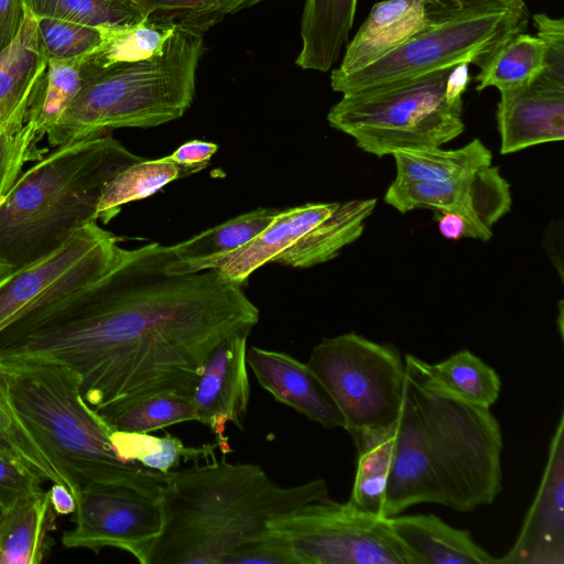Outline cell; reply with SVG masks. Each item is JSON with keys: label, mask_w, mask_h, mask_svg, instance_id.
Masks as SVG:
<instances>
[{"label": "cell", "mask_w": 564, "mask_h": 564, "mask_svg": "<svg viewBox=\"0 0 564 564\" xmlns=\"http://www.w3.org/2000/svg\"><path fill=\"white\" fill-rule=\"evenodd\" d=\"M170 246L121 248L100 278L0 332V362H53L93 409L152 391L192 397L210 351L251 332L258 307L217 270L173 273Z\"/></svg>", "instance_id": "obj_1"}, {"label": "cell", "mask_w": 564, "mask_h": 564, "mask_svg": "<svg viewBox=\"0 0 564 564\" xmlns=\"http://www.w3.org/2000/svg\"><path fill=\"white\" fill-rule=\"evenodd\" d=\"M401 411L382 517L419 503L469 512L502 489V432L490 412L438 382L429 364L406 355Z\"/></svg>", "instance_id": "obj_2"}, {"label": "cell", "mask_w": 564, "mask_h": 564, "mask_svg": "<svg viewBox=\"0 0 564 564\" xmlns=\"http://www.w3.org/2000/svg\"><path fill=\"white\" fill-rule=\"evenodd\" d=\"M328 497L324 479L281 487L253 464L213 460L171 470L161 491L162 532L145 564H223L268 524Z\"/></svg>", "instance_id": "obj_3"}, {"label": "cell", "mask_w": 564, "mask_h": 564, "mask_svg": "<svg viewBox=\"0 0 564 564\" xmlns=\"http://www.w3.org/2000/svg\"><path fill=\"white\" fill-rule=\"evenodd\" d=\"M141 160L111 131L67 142L37 160L0 205V279L50 254L76 230L97 221L106 184Z\"/></svg>", "instance_id": "obj_4"}, {"label": "cell", "mask_w": 564, "mask_h": 564, "mask_svg": "<svg viewBox=\"0 0 564 564\" xmlns=\"http://www.w3.org/2000/svg\"><path fill=\"white\" fill-rule=\"evenodd\" d=\"M9 400L68 484L74 498L97 484H129L161 495L166 476L117 455L112 429L84 400L77 375L53 362H0Z\"/></svg>", "instance_id": "obj_5"}, {"label": "cell", "mask_w": 564, "mask_h": 564, "mask_svg": "<svg viewBox=\"0 0 564 564\" xmlns=\"http://www.w3.org/2000/svg\"><path fill=\"white\" fill-rule=\"evenodd\" d=\"M203 34L175 28L160 55L107 68L48 130L53 148L118 128H151L181 118L195 96Z\"/></svg>", "instance_id": "obj_6"}, {"label": "cell", "mask_w": 564, "mask_h": 564, "mask_svg": "<svg viewBox=\"0 0 564 564\" xmlns=\"http://www.w3.org/2000/svg\"><path fill=\"white\" fill-rule=\"evenodd\" d=\"M452 67L343 95L328 111L327 121L378 158L400 150L441 147L465 129L463 108L445 99Z\"/></svg>", "instance_id": "obj_7"}, {"label": "cell", "mask_w": 564, "mask_h": 564, "mask_svg": "<svg viewBox=\"0 0 564 564\" xmlns=\"http://www.w3.org/2000/svg\"><path fill=\"white\" fill-rule=\"evenodd\" d=\"M531 18L524 0L478 9L412 36L371 64L330 77L343 95L383 87L468 62L481 68L513 35L525 32Z\"/></svg>", "instance_id": "obj_8"}, {"label": "cell", "mask_w": 564, "mask_h": 564, "mask_svg": "<svg viewBox=\"0 0 564 564\" xmlns=\"http://www.w3.org/2000/svg\"><path fill=\"white\" fill-rule=\"evenodd\" d=\"M306 364L338 406L348 433L397 422L405 364L395 347L351 332L323 338Z\"/></svg>", "instance_id": "obj_9"}, {"label": "cell", "mask_w": 564, "mask_h": 564, "mask_svg": "<svg viewBox=\"0 0 564 564\" xmlns=\"http://www.w3.org/2000/svg\"><path fill=\"white\" fill-rule=\"evenodd\" d=\"M268 531L292 564H417L387 518L329 497L272 520Z\"/></svg>", "instance_id": "obj_10"}, {"label": "cell", "mask_w": 564, "mask_h": 564, "mask_svg": "<svg viewBox=\"0 0 564 564\" xmlns=\"http://www.w3.org/2000/svg\"><path fill=\"white\" fill-rule=\"evenodd\" d=\"M120 249L112 232L91 221L55 251L0 279V332L30 311L100 278Z\"/></svg>", "instance_id": "obj_11"}, {"label": "cell", "mask_w": 564, "mask_h": 564, "mask_svg": "<svg viewBox=\"0 0 564 564\" xmlns=\"http://www.w3.org/2000/svg\"><path fill=\"white\" fill-rule=\"evenodd\" d=\"M75 501V525L62 536L65 547L95 553L116 547L145 564L162 532L161 495L129 484H97L82 489Z\"/></svg>", "instance_id": "obj_12"}, {"label": "cell", "mask_w": 564, "mask_h": 564, "mask_svg": "<svg viewBox=\"0 0 564 564\" xmlns=\"http://www.w3.org/2000/svg\"><path fill=\"white\" fill-rule=\"evenodd\" d=\"M531 18L545 44V63L524 87L500 95L496 121L501 154L564 138V19L543 12Z\"/></svg>", "instance_id": "obj_13"}, {"label": "cell", "mask_w": 564, "mask_h": 564, "mask_svg": "<svg viewBox=\"0 0 564 564\" xmlns=\"http://www.w3.org/2000/svg\"><path fill=\"white\" fill-rule=\"evenodd\" d=\"M384 202L406 213L416 208L449 212L463 216L476 231L477 239L487 241L494 225L512 204L510 185L498 166L487 165L470 173L437 182L393 181Z\"/></svg>", "instance_id": "obj_14"}, {"label": "cell", "mask_w": 564, "mask_h": 564, "mask_svg": "<svg viewBox=\"0 0 564 564\" xmlns=\"http://www.w3.org/2000/svg\"><path fill=\"white\" fill-rule=\"evenodd\" d=\"M512 0H383L347 45L340 65L330 77L351 74L391 52L414 35L471 11Z\"/></svg>", "instance_id": "obj_15"}, {"label": "cell", "mask_w": 564, "mask_h": 564, "mask_svg": "<svg viewBox=\"0 0 564 564\" xmlns=\"http://www.w3.org/2000/svg\"><path fill=\"white\" fill-rule=\"evenodd\" d=\"M249 334H232L210 351L192 392L196 421L217 436L216 443L224 454L230 452L225 435L227 423L243 430L248 412L250 383L246 352Z\"/></svg>", "instance_id": "obj_16"}, {"label": "cell", "mask_w": 564, "mask_h": 564, "mask_svg": "<svg viewBox=\"0 0 564 564\" xmlns=\"http://www.w3.org/2000/svg\"><path fill=\"white\" fill-rule=\"evenodd\" d=\"M564 564V416L549 446L535 497L511 549L498 564Z\"/></svg>", "instance_id": "obj_17"}, {"label": "cell", "mask_w": 564, "mask_h": 564, "mask_svg": "<svg viewBox=\"0 0 564 564\" xmlns=\"http://www.w3.org/2000/svg\"><path fill=\"white\" fill-rule=\"evenodd\" d=\"M246 362L258 383L276 401L325 429H344L341 412L307 364L288 354L254 346L246 352Z\"/></svg>", "instance_id": "obj_18"}, {"label": "cell", "mask_w": 564, "mask_h": 564, "mask_svg": "<svg viewBox=\"0 0 564 564\" xmlns=\"http://www.w3.org/2000/svg\"><path fill=\"white\" fill-rule=\"evenodd\" d=\"M336 206L337 203H318L282 209L269 226L246 245L198 263L188 273L217 270L231 282L242 285L252 272L273 262L280 253L330 215Z\"/></svg>", "instance_id": "obj_19"}, {"label": "cell", "mask_w": 564, "mask_h": 564, "mask_svg": "<svg viewBox=\"0 0 564 564\" xmlns=\"http://www.w3.org/2000/svg\"><path fill=\"white\" fill-rule=\"evenodd\" d=\"M399 541L417 564H498L468 530L456 529L435 514L388 517Z\"/></svg>", "instance_id": "obj_20"}, {"label": "cell", "mask_w": 564, "mask_h": 564, "mask_svg": "<svg viewBox=\"0 0 564 564\" xmlns=\"http://www.w3.org/2000/svg\"><path fill=\"white\" fill-rule=\"evenodd\" d=\"M56 513L48 490L0 509V564H39L51 549Z\"/></svg>", "instance_id": "obj_21"}, {"label": "cell", "mask_w": 564, "mask_h": 564, "mask_svg": "<svg viewBox=\"0 0 564 564\" xmlns=\"http://www.w3.org/2000/svg\"><path fill=\"white\" fill-rule=\"evenodd\" d=\"M376 204V198L337 203L330 215L280 253L273 262L305 269L332 260L345 246L361 236L365 220L372 214Z\"/></svg>", "instance_id": "obj_22"}, {"label": "cell", "mask_w": 564, "mask_h": 564, "mask_svg": "<svg viewBox=\"0 0 564 564\" xmlns=\"http://www.w3.org/2000/svg\"><path fill=\"white\" fill-rule=\"evenodd\" d=\"M358 0H306L301 20L302 48L295 65L328 72L351 30Z\"/></svg>", "instance_id": "obj_23"}, {"label": "cell", "mask_w": 564, "mask_h": 564, "mask_svg": "<svg viewBox=\"0 0 564 564\" xmlns=\"http://www.w3.org/2000/svg\"><path fill=\"white\" fill-rule=\"evenodd\" d=\"M349 434L357 449V470L348 502L362 512L382 517L393 459L395 423Z\"/></svg>", "instance_id": "obj_24"}, {"label": "cell", "mask_w": 564, "mask_h": 564, "mask_svg": "<svg viewBox=\"0 0 564 564\" xmlns=\"http://www.w3.org/2000/svg\"><path fill=\"white\" fill-rule=\"evenodd\" d=\"M46 69L36 21L29 13L15 40L0 52V124L40 85Z\"/></svg>", "instance_id": "obj_25"}, {"label": "cell", "mask_w": 564, "mask_h": 564, "mask_svg": "<svg viewBox=\"0 0 564 564\" xmlns=\"http://www.w3.org/2000/svg\"><path fill=\"white\" fill-rule=\"evenodd\" d=\"M281 209L257 208L170 246L173 273H188L194 265L218 258L246 245L274 219Z\"/></svg>", "instance_id": "obj_26"}, {"label": "cell", "mask_w": 564, "mask_h": 564, "mask_svg": "<svg viewBox=\"0 0 564 564\" xmlns=\"http://www.w3.org/2000/svg\"><path fill=\"white\" fill-rule=\"evenodd\" d=\"M117 431L149 433L196 421L192 397L175 391H152L108 403L96 410Z\"/></svg>", "instance_id": "obj_27"}, {"label": "cell", "mask_w": 564, "mask_h": 564, "mask_svg": "<svg viewBox=\"0 0 564 564\" xmlns=\"http://www.w3.org/2000/svg\"><path fill=\"white\" fill-rule=\"evenodd\" d=\"M95 52L75 59L47 62L44 88L31 115L41 139L78 94L107 69Z\"/></svg>", "instance_id": "obj_28"}, {"label": "cell", "mask_w": 564, "mask_h": 564, "mask_svg": "<svg viewBox=\"0 0 564 564\" xmlns=\"http://www.w3.org/2000/svg\"><path fill=\"white\" fill-rule=\"evenodd\" d=\"M397 166L395 181L437 182L454 178L491 164V152L474 139L463 148L443 150H400L392 154Z\"/></svg>", "instance_id": "obj_29"}, {"label": "cell", "mask_w": 564, "mask_h": 564, "mask_svg": "<svg viewBox=\"0 0 564 564\" xmlns=\"http://www.w3.org/2000/svg\"><path fill=\"white\" fill-rule=\"evenodd\" d=\"M545 63V44L525 32L507 40L473 78L476 90L495 87L500 95L513 93L540 74Z\"/></svg>", "instance_id": "obj_30"}, {"label": "cell", "mask_w": 564, "mask_h": 564, "mask_svg": "<svg viewBox=\"0 0 564 564\" xmlns=\"http://www.w3.org/2000/svg\"><path fill=\"white\" fill-rule=\"evenodd\" d=\"M46 76V75H45ZM45 77L0 124V205L10 193L26 162H36L46 152L39 147L42 139L31 120L34 105L42 95Z\"/></svg>", "instance_id": "obj_31"}, {"label": "cell", "mask_w": 564, "mask_h": 564, "mask_svg": "<svg viewBox=\"0 0 564 564\" xmlns=\"http://www.w3.org/2000/svg\"><path fill=\"white\" fill-rule=\"evenodd\" d=\"M110 437L117 455L123 462L165 474L177 469L182 463L215 460L214 452L218 447L217 443L187 447L178 437L169 433L158 437L149 433L112 430Z\"/></svg>", "instance_id": "obj_32"}, {"label": "cell", "mask_w": 564, "mask_h": 564, "mask_svg": "<svg viewBox=\"0 0 564 564\" xmlns=\"http://www.w3.org/2000/svg\"><path fill=\"white\" fill-rule=\"evenodd\" d=\"M180 177H184L182 169L167 156L126 166L106 184L98 204V219L109 223L123 204L149 197Z\"/></svg>", "instance_id": "obj_33"}, {"label": "cell", "mask_w": 564, "mask_h": 564, "mask_svg": "<svg viewBox=\"0 0 564 564\" xmlns=\"http://www.w3.org/2000/svg\"><path fill=\"white\" fill-rule=\"evenodd\" d=\"M429 370L445 388L475 405L490 409L499 398V375L468 349L436 364H429Z\"/></svg>", "instance_id": "obj_34"}, {"label": "cell", "mask_w": 564, "mask_h": 564, "mask_svg": "<svg viewBox=\"0 0 564 564\" xmlns=\"http://www.w3.org/2000/svg\"><path fill=\"white\" fill-rule=\"evenodd\" d=\"M34 18L67 20L104 30L127 28L145 19L134 0H26Z\"/></svg>", "instance_id": "obj_35"}, {"label": "cell", "mask_w": 564, "mask_h": 564, "mask_svg": "<svg viewBox=\"0 0 564 564\" xmlns=\"http://www.w3.org/2000/svg\"><path fill=\"white\" fill-rule=\"evenodd\" d=\"M148 20L205 34L227 15L264 0H134Z\"/></svg>", "instance_id": "obj_36"}, {"label": "cell", "mask_w": 564, "mask_h": 564, "mask_svg": "<svg viewBox=\"0 0 564 564\" xmlns=\"http://www.w3.org/2000/svg\"><path fill=\"white\" fill-rule=\"evenodd\" d=\"M175 28L145 18L127 28L105 30L104 42L95 53L105 68L148 59L163 52Z\"/></svg>", "instance_id": "obj_37"}, {"label": "cell", "mask_w": 564, "mask_h": 564, "mask_svg": "<svg viewBox=\"0 0 564 564\" xmlns=\"http://www.w3.org/2000/svg\"><path fill=\"white\" fill-rule=\"evenodd\" d=\"M0 441L28 468L44 481L63 484L67 481L50 460L43 447L25 427L14 411L0 378ZM69 488V487H68Z\"/></svg>", "instance_id": "obj_38"}, {"label": "cell", "mask_w": 564, "mask_h": 564, "mask_svg": "<svg viewBox=\"0 0 564 564\" xmlns=\"http://www.w3.org/2000/svg\"><path fill=\"white\" fill-rule=\"evenodd\" d=\"M35 21L41 47L47 62L87 56L97 51L104 42V29L54 18H35Z\"/></svg>", "instance_id": "obj_39"}, {"label": "cell", "mask_w": 564, "mask_h": 564, "mask_svg": "<svg viewBox=\"0 0 564 564\" xmlns=\"http://www.w3.org/2000/svg\"><path fill=\"white\" fill-rule=\"evenodd\" d=\"M44 480L15 458L0 456V509L42 490Z\"/></svg>", "instance_id": "obj_40"}, {"label": "cell", "mask_w": 564, "mask_h": 564, "mask_svg": "<svg viewBox=\"0 0 564 564\" xmlns=\"http://www.w3.org/2000/svg\"><path fill=\"white\" fill-rule=\"evenodd\" d=\"M292 564L291 557L279 541L267 531L265 534L229 554L223 564Z\"/></svg>", "instance_id": "obj_41"}, {"label": "cell", "mask_w": 564, "mask_h": 564, "mask_svg": "<svg viewBox=\"0 0 564 564\" xmlns=\"http://www.w3.org/2000/svg\"><path fill=\"white\" fill-rule=\"evenodd\" d=\"M217 150L218 144L214 142L194 139L181 144L167 158L182 169L184 176H187L205 169Z\"/></svg>", "instance_id": "obj_42"}, {"label": "cell", "mask_w": 564, "mask_h": 564, "mask_svg": "<svg viewBox=\"0 0 564 564\" xmlns=\"http://www.w3.org/2000/svg\"><path fill=\"white\" fill-rule=\"evenodd\" d=\"M28 14L26 0H0V52L15 40Z\"/></svg>", "instance_id": "obj_43"}, {"label": "cell", "mask_w": 564, "mask_h": 564, "mask_svg": "<svg viewBox=\"0 0 564 564\" xmlns=\"http://www.w3.org/2000/svg\"><path fill=\"white\" fill-rule=\"evenodd\" d=\"M469 65L462 62L451 68L445 84V99L451 106L463 108V94L471 80Z\"/></svg>", "instance_id": "obj_44"}, {"label": "cell", "mask_w": 564, "mask_h": 564, "mask_svg": "<svg viewBox=\"0 0 564 564\" xmlns=\"http://www.w3.org/2000/svg\"><path fill=\"white\" fill-rule=\"evenodd\" d=\"M437 227L443 237L449 240L463 238L477 239V235L470 223L463 216L449 212H434Z\"/></svg>", "instance_id": "obj_45"}, {"label": "cell", "mask_w": 564, "mask_h": 564, "mask_svg": "<svg viewBox=\"0 0 564 564\" xmlns=\"http://www.w3.org/2000/svg\"><path fill=\"white\" fill-rule=\"evenodd\" d=\"M48 494L52 507L57 516L70 514L75 512L76 501L67 486L53 482Z\"/></svg>", "instance_id": "obj_46"}, {"label": "cell", "mask_w": 564, "mask_h": 564, "mask_svg": "<svg viewBox=\"0 0 564 564\" xmlns=\"http://www.w3.org/2000/svg\"><path fill=\"white\" fill-rule=\"evenodd\" d=\"M0 456H6V457H11V458L18 459L17 456L1 441H0Z\"/></svg>", "instance_id": "obj_47"}]
</instances>
